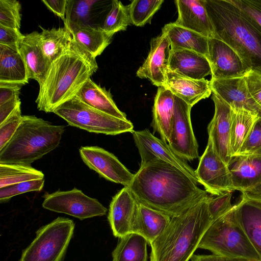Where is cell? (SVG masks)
I'll use <instances>...</instances> for the list:
<instances>
[{
  "instance_id": "6da1fadb",
  "label": "cell",
  "mask_w": 261,
  "mask_h": 261,
  "mask_svg": "<svg viewBox=\"0 0 261 261\" xmlns=\"http://www.w3.org/2000/svg\"><path fill=\"white\" fill-rule=\"evenodd\" d=\"M127 187L138 202L171 218L212 197L184 172L160 160L141 165Z\"/></svg>"
},
{
  "instance_id": "30bf717a",
  "label": "cell",
  "mask_w": 261,
  "mask_h": 261,
  "mask_svg": "<svg viewBox=\"0 0 261 261\" xmlns=\"http://www.w3.org/2000/svg\"><path fill=\"white\" fill-rule=\"evenodd\" d=\"M195 172L199 183L212 195L235 191L227 165L218 155L209 137Z\"/></svg>"
},
{
  "instance_id": "603a6c76",
  "label": "cell",
  "mask_w": 261,
  "mask_h": 261,
  "mask_svg": "<svg viewBox=\"0 0 261 261\" xmlns=\"http://www.w3.org/2000/svg\"><path fill=\"white\" fill-rule=\"evenodd\" d=\"M236 210L238 220L261 261V200L242 194Z\"/></svg>"
},
{
  "instance_id": "b9f144b4",
  "label": "cell",
  "mask_w": 261,
  "mask_h": 261,
  "mask_svg": "<svg viewBox=\"0 0 261 261\" xmlns=\"http://www.w3.org/2000/svg\"><path fill=\"white\" fill-rule=\"evenodd\" d=\"M237 155L261 156V117H258Z\"/></svg>"
},
{
  "instance_id": "d6a6232c",
  "label": "cell",
  "mask_w": 261,
  "mask_h": 261,
  "mask_svg": "<svg viewBox=\"0 0 261 261\" xmlns=\"http://www.w3.org/2000/svg\"><path fill=\"white\" fill-rule=\"evenodd\" d=\"M72 40L71 33L65 27L42 28L39 36L41 47L50 64L68 49Z\"/></svg>"
},
{
  "instance_id": "9a60e30c",
  "label": "cell",
  "mask_w": 261,
  "mask_h": 261,
  "mask_svg": "<svg viewBox=\"0 0 261 261\" xmlns=\"http://www.w3.org/2000/svg\"><path fill=\"white\" fill-rule=\"evenodd\" d=\"M171 54L170 40L162 32L150 42V48L147 58L136 72L138 77L147 79L158 87H164Z\"/></svg>"
},
{
  "instance_id": "d6986e66",
  "label": "cell",
  "mask_w": 261,
  "mask_h": 261,
  "mask_svg": "<svg viewBox=\"0 0 261 261\" xmlns=\"http://www.w3.org/2000/svg\"><path fill=\"white\" fill-rule=\"evenodd\" d=\"M138 201L127 187H124L112 198L108 221L113 235L121 238L133 232Z\"/></svg>"
},
{
  "instance_id": "5bb4252c",
  "label": "cell",
  "mask_w": 261,
  "mask_h": 261,
  "mask_svg": "<svg viewBox=\"0 0 261 261\" xmlns=\"http://www.w3.org/2000/svg\"><path fill=\"white\" fill-rule=\"evenodd\" d=\"M227 166L235 191L261 200V156L233 155Z\"/></svg>"
},
{
  "instance_id": "74e56055",
  "label": "cell",
  "mask_w": 261,
  "mask_h": 261,
  "mask_svg": "<svg viewBox=\"0 0 261 261\" xmlns=\"http://www.w3.org/2000/svg\"><path fill=\"white\" fill-rule=\"evenodd\" d=\"M21 4L16 0H0V24L20 29Z\"/></svg>"
},
{
  "instance_id": "cb8c5ba5",
  "label": "cell",
  "mask_w": 261,
  "mask_h": 261,
  "mask_svg": "<svg viewBox=\"0 0 261 261\" xmlns=\"http://www.w3.org/2000/svg\"><path fill=\"white\" fill-rule=\"evenodd\" d=\"M169 69L189 78L201 80L212 74L208 59L197 53L181 49H171Z\"/></svg>"
},
{
  "instance_id": "60d3db41",
  "label": "cell",
  "mask_w": 261,
  "mask_h": 261,
  "mask_svg": "<svg viewBox=\"0 0 261 261\" xmlns=\"http://www.w3.org/2000/svg\"><path fill=\"white\" fill-rule=\"evenodd\" d=\"M261 31V0H228Z\"/></svg>"
},
{
  "instance_id": "ffe728a7",
  "label": "cell",
  "mask_w": 261,
  "mask_h": 261,
  "mask_svg": "<svg viewBox=\"0 0 261 261\" xmlns=\"http://www.w3.org/2000/svg\"><path fill=\"white\" fill-rule=\"evenodd\" d=\"M174 3L178 11L176 24L208 38L216 37L203 0H176Z\"/></svg>"
},
{
  "instance_id": "8d00e7d4",
  "label": "cell",
  "mask_w": 261,
  "mask_h": 261,
  "mask_svg": "<svg viewBox=\"0 0 261 261\" xmlns=\"http://www.w3.org/2000/svg\"><path fill=\"white\" fill-rule=\"evenodd\" d=\"M130 23L127 6L120 1L114 0L101 27L106 32L114 35L118 32L125 30Z\"/></svg>"
},
{
  "instance_id": "ac0fdd59",
  "label": "cell",
  "mask_w": 261,
  "mask_h": 261,
  "mask_svg": "<svg viewBox=\"0 0 261 261\" xmlns=\"http://www.w3.org/2000/svg\"><path fill=\"white\" fill-rule=\"evenodd\" d=\"M212 93L231 109H244L261 117V110L251 97L244 76L211 79Z\"/></svg>"
},
{
  "instance_id": "4316f807",
  "label": "cell",
  "mask_w": 261,
  "mask_h": 261,
  "mask_svg": "<svg viewBox=\"0 0 261 261\" xmlns=\"http://www.w3.org/2000/svg\"><path fill=\"white\" fill-rule=\"evenodd\" d=\"M174 95L168 89L160 87L154 98L151 126L161 139L168 143L174 114Z\"/></svg>"
},
{
  "instance_id": "ba28073f",
  "label": "cell",
  "mask_w": 261,
  "mask_h": 261,
  "mask_svg": "<svg viewBox=\"0 0 261 261\" xmlns=\"http://www.w3.org/2000/svg\"><path fill=\"white\" fill-rule=\"evenodd\" d=\"M74 224L58 217L41 227L19 261H61L73 233Z\"/></svg>"
},
{
  "instance_id": "f1b7e54d",
  "label": "cell",
  "mask_w": 261,
  "mask_h": 261,
  "mask_svg": "<svg viewBox=\"0 0 261 261\" xmlns=\"http://www.w3.org/2000/svg\"><path fill=\"white\" fill-rule=\"evenodd\" d=\"M88 106L110 115L127 119L126 114L121 111L114 102L109 91L88 79L76 95Z\"/></svg>"
},
{
  "instance_id": "ab89813d",
  "label": "cell",
  "mask_w": 261,
  "mask_h": 261,
  "mask_svg": "<svg viewBox=\"0 0 261 261\" xmlns=\"http://www.w3.org/2000/svg\"><path fill=\"white\" fill-rule=\"evenodd\" d=\"M20 106L21 102L4 121L0 124V149L11 139L21 123L22 116Z\"/></svg>"
},
{
  "instance_id": "e575fe53",
  "label": "cell",
  "mask_w": 261,
  "mask_h": 261,
  "mask_svg": "<svg viewBox=\"0 0 261 261\" xmlns=\"http://www.w3.org/2000/svg\"><path fill=\"white\" fill-rule=\"evenodd\" d=\"M99 2L97 0H67L64 27L70 33L75 28L88 25L93 7Z\"/></svg>"
},
{
  "instance_id": "f6af8a7d",
  "label": "cell",
  "mask_w": 261,
  "mask_h": 261,
  "mask_svg": "<svg viewBox=\"0 0 261 261\" xmlns=\"http://www.w3.org/2000/svg\"><path fill=\"white\" fill-rule=\"evenodd\" d=\"M23 36L19 29L0 24V44L18 46Z\"/></svg>"
},
{
  "instance_id": "bcb514c9",
  "label": "cell",
  "mask_w": 261,
  "mask_h": 261,
  "mask_svg": "<svg viewBox=\"0 0 261 261\" xmlns=\"http://www.w3.org/2000/svg\"><path fill=\"white\" fill-rule=\"evenodd\" d=\"M23 85L0 83V105L19 96Z\"/></svg>"
},
{
  "instance_id": "d4e9b609",
  "label": "cell",
  "mask_w": 261,
  "mask_h": 261,
  "mask_svg": "<svg viewBox=\"0 0 261 261\" xmlns=\"http://www.w3.org/2000/svg\"><path fill=\"white\" fill-rule=\"evenodd\" d=\"M171 217L138 202L133 232L143 237L150 245L168 225Z\"/></svg>"
},
{
  "instance_id": "d590c367",
  "label": "cell",
  "mask_w": 261,
  "mask_h": 261,
  "mask_svg": "<svg viewBox=\"0 0 261 261\" xmlns=\"http://www.w3.org/2000/svg\"><path fill=\"white\" fill-rule=\"evenodd\" d=\"M163 0H134L127 6L130 23L142 27L150 22L161 8Z\"/></svg>"
},
{
  "instance_id": "f546056e",
  "label": "cell",
  "mask_w": 261,
  "mask_h": 261,
  "mask_svg": "<svg viewBox=\"0 0 261 261\" xmlns=\"http://www.w3.org/2000/svg\"><path fill=\"white\" fill-rule=\"evenodd\" d=\"M70 33L75 41L94 58L103 51L114 35L106 32L102 27L90 24L77 27Z\"/></svg>"
},
{
  "instance_id": "2e32d148",
  "label": "cell",
  "mask_w": 261,
  "mask_h": 261,
  "mask_svg": "<svg viewBox=\"0 0 261 261\" xmlns=\"http://www.w3.org/2000/svg\"><path fill=\"white\" fill-rule=\"evenodd\" d=\"M207 59L212 70L211 79L244 76L249 71L231 46L216 38H208Z\"/></svg>"
},
{
  "instance_id": "484cf974",
  "label": "cell",
  "mask_w": 261,
  "mask_h": 261,
  "mask_svg": "<svg viewBox=\"0 0 261 261\" xmlns=\"http://www.w3.org/2000/svg\"><path fill=\"white\" fill-rule=\"evenodd\" d=\"M29 80L18 46L0 44V83L24 85Z\"/></svg>"
},
{
  "instance_id": "5b68a950",
  "label": "cell",
  "mask_w": 261,
  "mask_h": 261,
  "mask_svg": "<svg viewBox=\"0 0 261 261\" xmlns=\"http://www.w3.org/2000/svg\"><path fill=\"white\" fill-rule=\"evenodd\" d=\"M64 131L63 125L35 116H22L15 134L0 149V163L31 165L57 148Z\"/></svg>"
},
{
  "instance_id": "7c38bea8",
  "label": "cell",
  "mask_w": 261,
  "mask_h": 261,
  "mask_svg": "<svg viewBox=\"0 0 261 261\" xmlns=\"http://www.w3.org/2000/svg\"><path fill=\"white\" fill-rule=\"evenodd\" d=\"M135 144L141 157V165L149 162L160 160L169 163L187 175L197 185L199 183L195 171L187 161L179 158L168 144L154 136L148 129L133 130Z\"/></svg>"
},
{
  "instance_id": "7bdbcfd3",
  "label": "cell",
  "mask_w": 261,
  "mask_h": 261,
  "mask_svg": "<svg viewBox=\"0 0 261 261\" xmlns=\"http://www.w3.org/2000/svg\"><path fill=\"white\" fill-rule=\"evenodd\" d=\"M232 192H225L222 194L212 196L208 200V208L213 221L222 216L229 210L233 205L231 203Z\"/></svg>"
},
{
  "instance_id": "4dcf8cb0",
  "label": "cell",
  "mask_w": 261,
  "mask_h": 261,
  "mask_svg": "<svg viewBox=\"0 0 261 261\" xmlns=\"http://www.w3.org/2000/svg\"><path fill=\"white\" fill-rule=\"evenodd\" d=\"M258 117L244 109H231L230 132L231 156L238 154Z\"/></svg>"
},
{
  "instance_id": "277c9868",
  "label": "cell",
  "mask_w": 261,
  "mask_h": 261,
  "mask_svg": "<svg viewBox=\"0 0 261 261\" xmlns=\"http://www.w3.org/2000/svg\"><path fill=\"white\" fill-rule=\"evenodd\" d=\"M216 38L231 46L249 70L261 72V31L228 0H203Z\"/></svg>"
},
{
  "instance_id": "e0dca14e",
  "label": "cell",
  "mask_w": 261,
  "mask_h": 261,
  "mask_svg": "<svg viewBox=\"0 0 261 261\" xmlns=\"http://www.w3.org/2000/svg\"><path fill=\"white\" fill-rule=\"evenodd\" d=\"M212 99L215 112L207 126L208 137L212 140L218 155L227 165L232 156L230 133L231 108L214 93H213Z\"/></svg>"
},
{
  "instance_id": "ee69618b",
  "label": "cell",
  "mask_w": 261,
  "mask_h": 261,
  "mask_svg": "<svg viewBox=\"0 0 261 261\" xmlns=\"http://www.w3.org/2000/svg\"><path fill=\"white\" fill-rule=\"evenodd\" d=\"M244 76L251 97L261 110V72L250 70Z\"/></svg>"
},
{
  "instance_id": "7402d4cb",
  "label": "cell",
  "mask_w": 261,
  "mask_h": 261,
  "mask_svg": "<svg viewBox=\"0 0 261 261\" xmlns=\"http://www.w3.org/2000/svg\"><path fill=\"white\" fill-rule=\"evenodd\" d=\"M39 36L37 31L25 35L18 45L29 79L35 80L39 85L43 82L50 64L41 47Z\"/></svg>"
},
{
  "instance_id": "c3c4849f",
  "label": "cell",
  "mask_w": 261,
  "mask_h": 261,
  "mask_svg": "<svg viewBox=\"0 0 261 261\" xmlns=\"http://www.w3.org/2000/svg\"><path fill=\"white\" fill-rule=\"evenodd\" d=\"M191 261H257L254 259L223 256L216 254L196 255L193 254Z\"/></svg>"
},
{
  "instance_id": "f35d334b",
  "label": "cell",
  "mask_w": 261,
  "mask_h": 261,
  "mask_svg": "<svg viewBox=\"0 0 261 261\" xmlns=\"http://www.w3.org/2000/svg\"><path fill=\"white\" fill-rule=\"evenodd\" d=\"M44 178L32 180L0 188V202H4L13 196L31 191H41L44 185Z\"/></svg>"
},
{
  "instance_id": "7dc6e473",
  "label": "cell",
  "mask_w": 261,
  "mask_h": 261,
  "mask_svg": "<svg viewBox=\"0 0 261 261\" xmlns=\"http://www.w3.org/2000/svg\"><path fill=\"white\" fill-rule=\"evenodd\" d=\"M50 11L65 20L67 0H42L41 1Z\"/></svg>"
},
{
  "instance_id": "9c48e42d",
  "label": "cell",
  "mask_w": 261,
  "mask_h": 261,
  "mask_svg": "<svg viewBox=\"0 0 261 261\" xmlns=\"http://www.w3.org/2000/svg\"><path fill=\"white\" fill-rule=\"evenodd\" d=\"M43 197V208L64 213L80 220L105 215L107 208L97 199L85 194L75 188L71 190H58L46 193Z\"/></svg>"
},
{
  "instance_id": "83f0119b",
  "label": "cell",
  "mask_w": 261,
  "mask_h": 261,
  "mask_svg": "<svg viewBox=\"0 0 261 261\" xmlns=\"http://www.w3.org/2000/svg\"><path fill=\"white\" fill-rule=\"evenodd\" d=\"M162 32L165 33L172 50L193 51L205 56L208 55V38L192 30L180 27L174 22L166 24Z\"/></svg>"
},
{
  "instance_id": "44dd1931",
  "label": "cell",
  "mask_w": 261,
  "mask_h": 261,
  "mask_svg": "<svg viewBox=\"0 0 261 261\" xmlns=\"http://www.w3.org/2000/svg\"><path fill=\"white\" fill-rule=\"evenodd\" d=\"M163 87L192 107L200 100L208 97L212 93L210 81L207 80L189 78L170 69Z\"/></svg>"
},
{
  "instance_id": "4fadbf2b",
  "label": "cell",
  "mask_w": 261,
  "mask_h": 261,
  "mask_svg": "<svg viewBox=\"0 0 261 261\" xmlns=\"http://www.w3.org/2000/svg\"><path fill=\"white\" fill-rule=\"evenodd\" d=\"M81 159L91 169L110 181L128 187L134 174L112 153L98 146H82Z\"/></svg>"
},
{
  "instance_id": "7a4b0ae2",
  "label": "cell",
  "mask_w": 261,
  "mask_h": 261,
  "mask_svg": "<svg viewBox=\"0 0 261 261\" xmlns=\"http://www.w3.org/2000/svg\"><path fill=\"white\" fill-rule=\"evenodd\" d=\"M95 58L73 39L68 49L50 64L36 100L39 111H54L75 96L97 70Z\"/></svg>"
},
{
  "instance_id": "3957f363",
  "label": "cell",
  "mask_w": 261,
  "mask_h": 261,
  "mask_svg": "<svg viewBox=\"0 0 261 261\" xmlns=\"http://www.w3.org/2000/svg\"><path fill=\"white\" fill-rule=\"evenodd\" d=\"M208 200L171 218L167 227L150 245V261L191 259L213 222L208 208Z\"/></svg>"
},
{
  "instance_id": "1f68e13d",
  "label": "cell",
  "mask_w": 261,
  "mask_h": 261,
  "mask_svg": "<svg viewBox=\"0 0 261 261\" xmlns=\"http://www.w3.org/2000/svg\"><path fill=\"white\" fill-rule=\"evenodd\" d=\"M112 253L113 261H147V241L137 233H130L119 239Z\"/></svg>"
},
{
  "instance_id": "8992f818",
  "label": "cell",
  "mask_w": 261,
  "mask_h": 261,
  "mask_svg": "<svg viewBox=\"0 0 261 261\" xmlns=\"http://www.w3.org/2000/svg\"><path fill=\"white\" fill-rule=\"evenodd\" d=\"M198 248L214 254L260 261V257L239 222L236 205L213 221L203 236Z\"/></svg>"
},
{
  "instance_id": "52a82bcc",
  "label": "cell",
  "mask_w": 261,
  "mask_h": 261,
  "mask_svg": "<svg viewBox=\"0 0 261 261\" xmlns=\"http://www.w3.org/2000/svg\"><path fill=\"white\" fill-rule=\"evenodd\" d=\"M54 113L70 125L90 133L116 135L134 130L133 123L96 110L76 96L56 108Z\"/></svg>"
},
{
  "instance_id": "836d02e7",
  "label": "cell",
  "mask_w": 261,
  "mask_h": 261,
  "mask_svg": "<svg viewBox=\"0 0 261 261\" xmlns=\"http://www.w3.org/2000/svg\"><path fill=\"white\" fill-rule=\"evenodd\" d=\"M44 178V174L31 166L0 163V188L21 182Z\"/></svg>"
},
{
  "instance_id": "8fae6325",
  "label": "cell",
  "mask_w": 261,
  "mask_h": 261,
  "mask_svg": "<svg viewBox=\"0 0 261 261\" xmlns=\"http://www.w3.org/2000/svg\"><path fill=\"white\" fill-rule=\"evenodd\" d=\"M191 108L174 95V114L168 144L179 158L186 161L199 157L198 145L191 120Z\"/></svg>"
},
{
  "instance_id": "681fc988",
  "label": "cell",
  "mask_w": 261,
  "mask_h": 261,
  "mask_svg": "<svg viewBox=\"0 0 261 261\" xmlns=\"http://www.w3.org/2000/svg\"><path fill=\"white\" fill-rule=\"evenodd\" d=\"M20 102L18 96L0 105V124L4 121Z\"/></svg>"
}]
</instances>
